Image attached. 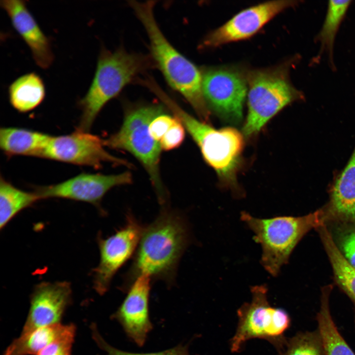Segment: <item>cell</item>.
Segmentation results:
<instances>
[{"mask_svg":"<svg viewBox=\"0 0 355 355\" xmlns=\"http://www.w3.org/2000/svg\"><path fill=\"white\" fill-rule=\"evenodd\" d=\"M153 93L183 124L197 143L206 162L222 180L233 181L239 167L244 147L242 134L236 129H215L183 110L159 86Z\"/></svg>","mask_w":355,"mask_h":355,"instance_id":"cell-4","label":"cell"},{"mask_svg":"<svg viewBox=\"0 0 355 355\" xmlns=\"http://www.w3.org/2000/svg\"><path fill=\"white\" fill-rule=\"evenodd\" d=\"M202 73V91L208 108L225 121L240 122L248 94V72L236 67H214Z\"/></svg>","mask_w":355,"mask_h":355,"instance_id":"cell-9","label":"cell"},{"mask_svg":"<svg viewBox=\"0 0 355 355\" xmlns=\"http://www.w3.org/2000/svg\"><path fill=\"white\" fill-rule=\"evenodd\" d=\"M8 98L17 111L25 113L37 107L43 101L45 88L42 78L34 72L17 78L9 86Z\"/></svg>","mask_w":355,"mask_h":355,"instance_id":"cell-18","label":"cell"},{"mask_svg":"<svg viewBox=\"0 0 355 355\" xmlns=\"http://www.w3.org/2000/svg\"><path fill=\"white\" fill-rule=\"evenodd\" d=\"M330 289L329 287L323 288L316 316L325 355H355L339 332L331 316L329 305Z\"/></svg>","mask_w":355,"mask_h":355,"instance_id":"cell-19","label":"cell"},{"mask_svg":"<svg viewBox=\"0 0 355 355\" xmlns=\"http://www.w3.org/2000/svg\"><path fill=\"white\" fill-rule=\"evenodd\" d=\"M76 332L74 324H68L67 329L58 338L36 355H71V349Z\"/></svg>","mask_w":355,"mask_h":355,"instance_id":"cell-27","label":"cell"},{"mask_svg":"<svg viewBox=\"0 0 355 355\" xmlns=\"http://www.w3.org/2000/svg\"><path fill=\"white\" fill-rule=\"evenodd\" d=\"M129 172L118 174L81 173L57 184L35 187L39 199L59 198L89 203L102 210L105 195L114 187L130 183Z\"/></svg>","mask_w":355,"mask_h":355,"instance_id":"cell-12","label":"cell"},{"mask_svg":"<svg viewBox=\"0 0 355 355\" xmlns=\"http://www.w3.org/2000/svg\"><path fill=\"white\" fill-rule=\"evenodd\" d=\"M52 136L25 128L9 127L0 129V147L7 156L42 158Z\"/></svg>","mask_w":355,"mask_h":355,"instance_id":"cell-17","label":"cell"},{"mask_svg":"<svg viewBox=\"0 0 355 355\" xmlns=\"http://www.w3.org/2000/svg\"><path fill=\"white\" fill-rule=\"evenodd\" d=\"M104 140L76 129L64 135L51 137L42 158L99 169L106 163L131 167L127 160L116 157L105 148Z\"/></svg>","mask_w":355,"mask_h":355,"instance_id":"cell-10","label":"cell"},{"mask_svg":"<svg viewBox=\"0 0 355 355\" xmlns=\"http://www.w3.org/2000/svg\"><path fill=\"white\" fill-rule=\"evenodd\" d=\"M321 211L303 216H279L268 219L252 217L241 213V218L254 234V239L261 245V263L273 276L280 272L292 251L303 236L313 228L323 225Z\"/></svg>","mask_w":355,"mask_h":355,"instance_id":"cell-5","label":"cell"},{"mask_svg":"<svg viewBox=\"0 0 355 355\" xmlns=\"http://www.w3.org/2000/svg\"><path fill=\"white\" fill-rule=\"evenodd\" d=\"M331 203L335 213L355 219V148L347 164L334 183Z\"/></svg>","mask_w":355,"mask_h":355,"instance_id":"cell-20","label":"cell"},{"mask_svg":"<svg viewBox=\"0 0 355 355\" xmlns=\"http://www.w3.org/2000/svg\"><path fill=\"white\" fill-rule=\"evenodd\" d=\"M91 329L93 339L98 347L105 351V355H190L188 344H181L171 349L158 352L136 353L122 351L107 343L100 334L95 323L91 325Z\"/></svg>","mask_w":355,"mask_h":355,"instance_id":"cell-26","label":"cell"},{"mask_svg":"<svg viewBox=\"0 0 355 355\" xmlns=\"http://www.w3.org/2000/svg\"><path fill=\"white\" fill-rule=\"evenodd\" d=\"M189 241L185 217L177 212L162 210L144 228L131 266L124 277L122 290H127L141 275L173 284L178 265Z\"/></svg>","mask_w":355,"mask_h":355,"instance_id":"cell-1","label":"cell"},{"mask_svg":"<svg viewBox=\"0 0 355 355\" xmlns=\"http://www.w3.org/2000/svg\"><path fill=\"white\" fill-rule=\"evenodd\" d=\"M71 284L67 281L43 282L36 285L30 299L27 318L21 333L60 323L71 300Z\"/></svg>","mask_w":355,"mask_h":355,"instance_id":"cell-15","label":"cell"},{"mask_svg":"<svg viewBox=\"0 0 355 355\" xmlns=\"http://www.w3.org/2000/svg\"><path fill=\"white\" fill-rule=\"evenodd\" d=\"M251 292V301L244 304L237 311L239 320L230 341L231 351L238 352L244 343L254 338L267 340L278 351L286 341L284 333L290 325V317L284 309L270 306L265 285L252 287Z\"/></svg>","mask_w":355,"mask_h":355,"instance_id":"cell-8","label":"cell"},{"mask_svg":"<svg viewBox=\"0 0 355 355\" xmlns=\"http://www.w3.org/2000/svg\"><path fill=\"white\" fill-rule=\"evenodd\" d=\"M278 355H325L318 330L299 332L286 339Z\"/></svg>","mask_w":355,"mask_h":355,"instance_id":"cell-25","label":"cell"},{"mask_svg":"<svg viewBox=\"0 0 355 355\" xmlns=\"http://www.w3.org/2000/svg\"><path fill=\"white\" fill-rule=\"evenodd\" d=\"M175 117L162 113L155 117L150 122L149 130L151 137L159 142L173 124Z\"/></svg>","mask_w":355,"mask_h":355,"instance_id":"cell-29","label":"cell"},{"mask_svg":"<svg viewBox=\"0 0 355 355\" xmlns=\"http://www.w3.org/2000/svg\"><path fill=\"white\" fill-rule=\"evenodd\" d=\"M175 120L160 142L162 150L168 151L177 148L183 142L185 128L181 121L175 116Z\"/></svg>","mask_w":355,"mask_h":355,"instance_id":"cell-28","label":"cell"},{"mask_svg":"<svg viewBox=\"0 0 355 355\" xmlns=\"http://www.w3.org/2000/svg\"><path fill=\"white\" fill-rule=\"evenodd\" d=\"M155 2L131 0L129 4L146 31L150 56L155 67L170 87L187 101L199 117L208 120L209 110L202 91V71L180 54L161 32L154 14Z\"/></svg>","mask_w":355,"mask_h":355,"instance_id":"cell-2","label":"cell"},{"mask_svg":"<svg viewBox=\"0 0 355 355\" xmlns=\"http://www.w3.org/2000/svg\"><path fill=\"white\" fill-rule=\"evenodd\" d=\"M0 5L8 14L13 28L30 48L36 65L43 69L48 68L54 60L50 41L29 10L26 1L2 0Z\"/></svg>","mask_w":355,"mask_h":355,"instance_id":"cell-16","label":"cell"},{"mask_svg":"<svg viewBox=\"0 0 355 355\" xmlns=\"http://www.w3.org/2000/svg\"><path fill=\"white\" fill-rule=\"evenodd\" d=\"M351 0H329L318 39L323 50L331 54L337 33L351 5Z\"/></svg>","mask_w":355,"mask_h":355,"instance_id":"cell-24","label":"cell"},{"mask_svg":"<svg viewBox=\"0 0 355 355\" xmlns=\"http://www.w3.org/2000/svg\"><path fill=\"white\" fill-rule=\"evenodd\" d=\"M67 326L60 323L21 333L6 349L3 355H36L61 336Z\"/></svg>","mask_w":355,"mask_h":355,"instance_id":"cell-21","label":"cell"},{"mask_svg":"<svg viewBox=\"0 0 355 355\" xmlns=\"http://www.w3.org/2000/svg\"><path fill=\"white\" fill-rule=\"evenodd\" d=\"M144 228L129 213L125 224L114 234L99 237L100 262L93 271V287L98 294L107 291L115 274L134 255Z\"/></svg>","mask_w":355,"mask_h":355,"instance_id":"cell-11","label":"cell"},{"mask_svg":"<svg viewBox=\"0 0 355 355\" xmlns=\"http://www.w3.org/2000/svg\"><path fill=\"white\" fill-rule=\"evenodd\" d=\"M163 112L164 108L159 105L134 107L127 112L119 130L104 140L105 146L127 151L141 163L161 204L166 199L159 169L162 149L160 142L151 137L149 126L155 117Z\"/></svg>","mask_w":355,"mask_h":355,"instance_id":"cell-6","label":"cell"},{"mask_svg":"<svg viewBox=\"0 0 355 355\" xmlns=\"http://www.w3.org/2000/svg\"><path fill=\"white\" fill-rule=\"evenodd\" d=\"M248 78L247 119L243 127L247 137L257 134L285 106L301 94L290 82L284 66L249 71Z\"/></svg>","mask_w":355,"mask_h":355,"instance_id":"cell-7","label":"cell"},{"mask_svg":"<svg viewBox=\"0 0 355 355\" xmlns=\"http://www.w3.org/2000/svg\"><path fill=\"white\" fill-rule=\"evenodd\" d=\"M155 67L151 56L103 47L89 88L78 102L81 110L77 129L89 132L103 107L128 83L148 69Z\"/></svg>","mask_w":355,"mask_h":355,"instance_id":"cell-3","label":"cell"},{"mask_svg":"<svg viewBox=\"0 0 355 355\" xmlns=\"http://www.w3.org/2000/svg\"><path fill=\"white\" fill-rule=\"evenodd\" d=\"M296 2L294 0H274L246 8L211 32L204 39L203 45L215 47L248 38L279 13Z\"/></svg>","mask_w":355,"mask_h":355,"instance_id":"cell-13","label":"cell"},{"mask_svg":"<svg viewBox=\"0 0 355 355\" xmlns=\"http://www.w3.org/2000/svg\"><path fill=\"white\" fill-rule=\"evenodd\" d=\"M39 198L36 193L19 189L1 176L0 179V229H2L19 212Z\"/></svg>","mask_w":355,"mask_h":355,"instance_id":"cell-23","label":"cell"},{"mask_svg":"<svg viewBox=\"0 0 355 355\" xmlns=\"http://www.w3.org/2000/svg\"><path fill=\"white\" fill-rule=\"evenodd\" d=\"M341 252L348 261L355 267V231L345 234L341 241Z\"/></svg>","mask_w":355,"mask_h":355,"instance_id":"cell-30","label":"cell"},{"mask_svg":"<svg viewBox=\"0 0 355 355\" xmlns=\"http://www.w3.org/2000/svg\"><path fill=\"white\" fill-rule=\"evenodd\" d=\"M338 284L355 304V267L345 258L323 225L318 227Z\"/></svg>","mask_w":355,"mask_h":355,"instance_id":"cell-22","label":"cell"},{"mask_svg":"<svg viewBox=\"0 0 355 355\" xmlns=\"http://www.w3.org/2000/svg\"><path fill=\"white\" fill-rule=\"evenodd\" d=\"M151 279L146 275L138 277L127 290L118 309L111 316L122 327L127 337L140 347L145 343L153 328L149 313Z\"/></svg>","mask_w":355,"mask_h":355,"instance_id":"cell-14","label":"cell"}]
</instances>
